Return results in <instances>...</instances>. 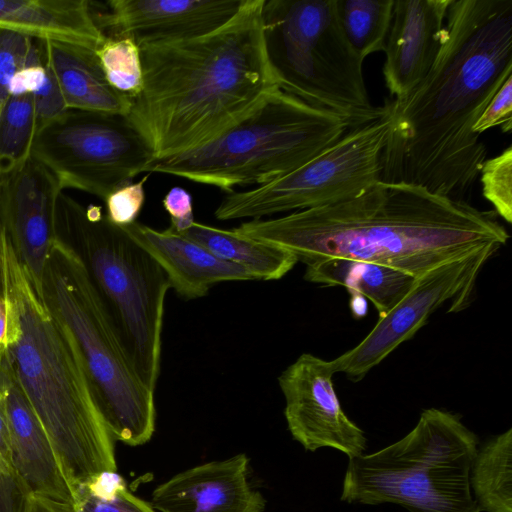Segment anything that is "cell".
Returning a JSON list of instances; mask_svg holds the SVG:
<instances>
[{"mask_svg": "<svg viewBox=\"0 0 512 512\" xmlns=\"http://www.w3.org/2000/svg\"><path fill=\"white\" fill-rule=\"evenodd\" d=\"M38 130L34 102L30 93L10 95L0 109V179L31 157Z\"/></svg>", "mask_w": 512, "mask_h": 512, "instance_id": "obj_26", "label": "cell"}, {"mask_svg": "<svg viewBox=\"0 0 512 512\" xmlns=\"http://www.w3.org/2000/svg\"><path fill=\"white\" fill-rule=\"evenodd\" d=\"M122 228L160 265L170 288L186 300L204 297L220 282L254 280L244 268L217 257L171 227L156 230L135 221Z\"/></svg>", "mask_w": 512, "mask_h": 512, "instance_id": "obj_19", "label": "cell"}, {"mask_svg": "<svg viewBox=\"0 0 512 512\" xmlns=\"http://www.w3.org/2000/svg\"><path fill=\"white\" fill-rule=\"evenodd\" d=\"M489 246L468 257L441 265L417 278L412 289L355 347L330 361L335 373L354 382L382 362L400 344L409 340L444 303L449 312L463 309L486 262L499 250Z\"/></svg>", "mask_w": 512, "mask_h": 512, "instance_id": "obj_12", "label": "cell"}, {"mask_svg": "<svg viewBox=\"0 0 512 512\" xmlns=\"http://www.w3.org/2000/svg\"><path fill=\"white\" fill-rule=\"evenodd\" d=\"M11 243L0 221V296H4L11 291V280L9 270V255Z\"/></svg>", "mask_w": 512, "mask_h": 512, "instance_id": "obj_37", "label": "cell"}, {"mask_svg": "<svg viewBox=\"0 0 512 512\" xmlns=\"http://www.w3.org/2000/svg\"><path fill=\"white\" fill-rule=\"evenodd\" d=\"M62 191L55 176L32 156L0 184V221L37 292L57 241L56 205Z\"/></svg>", "mask_w": 512, "mask_h": 512, "instance_id": "obj_14", "label": "cell"}, {"mask_svg": "<svg viewBox=\"0 0 512 512\" xmlns=\"http://www.w3.org/2000/svg\"><path fill=\"white\" fill-rule=\"evenodd\" d=\"M170 217V227L177 233L186 231L195 221L191 194L182 187L171 188L162 200Z\"/></svg>", "mask_w": 512, "mask_h": 512, "instance_id": "obj_35", "label": "cell"}, {"mask_svg": "<svg viewBox=\"0 0 512 512\" xmlns=\"http://www.w3.org/2000/svg\"><path fill=\"white\" fill-rule=\"evenodd\" d=\"M351 311L355 316L362 317L366 313V302L364 297L358 294H351Z\"/></svg>", "mask_w": 512, "mask_h": 512, "instance_id": "obj_40", "label": "cell"}, {"mask_svg": "<svg viewBox=\"0 0 512 512\" xmlns=\"http://www.w3.org/2000/svg\"><path fill=\"white\" fill-rule=\"evenodd\" d=\"M452 0H394L383 76L392 99L407 96L429 73L446 36Z\"/></svg>", "mask_w": 512, "mask_h": 512, "instance_id": "obj_16", "label": "cell"}, {"mask_svg": "<svg viewBox=\"0 0 512 512\" xmlns=\"http://www.w3.org/2000/svg\"><path fill=\"white\" fill-rule=\"evenodd\" d=\"M477 448V436L459 416L426 409L402 439L349 457L341 500L392 503L409 512H480L469 484Z\"/></svg>", "mask_w": 512, "mask_h": 512, "instance_id": "obj_8", "label": "cell"}, {"mask_svg": "<svg viewBox=\"0 0 512 512\" xmlns=\"http://www.w3.org/2000/svg\"><path fill=\"white\" fill-rule=\"evenodd\" d=\"M306 281L343 286L367 298L379 316L386 315L414 286L417 278L400 270L364 261L332 258L306 266Z\"/></svg>", "mask_w": 512, "mask_h": 512, "instance_id": "obj_22", "label": "cell"}, {"mask_svg": "<svg viewBox=\"0 0 512 512\" xmlns=\"http://www.w3.org/2000/svg\"><path fill=\"white\" fill-rule=\"evenodd\" d=\"M41 46L44 63L57 81L67 110L127 116L131 99L109 85L95 50L49 40L41 41Z\"/></svg>", "mask_w": 512, "mask_h": 512, "instance_id": "obj_21", "label": "cell"}, {"mask_svg": "<svg viewBox=\"0 0 512 512\" xmlns=\"http://www.w3.org/2000/svg\"><path fill=\"white\" fill-rule=\"evenodd\" d=\"M0 456L10 462V435L6 413L0 398ZM11 463V462H10Z\"/></svg>", "mask_w": 512, "mask_h": 512, "instance_id": "obj_39", "label": "cell"}, {"mask_svg": "<svg viewBox=\"0 0 512 512\" xmlns=\"http://www.w3.org/2000/svg\"><path fill=\"white\" fill-rule=\"evenodd\" d=\"M483 196L507 223L512 221V146L486 159L480 169Z\"/></svg>", "mask_w": 512, "mask_h": 512, "instance_id": "obj_30", "label": "cell"}, {"mask_svg": "<svg viewBox=\"0 0 512 512\" xmlns=\"http://www.w3.org/2000/svg\"><path fill=\"white\" fill-rule=\"evenodd\" d=\"M496 126H501L503 132H509L512 128V76L490 100L473 126V133L479 136Z\"/></svg>", "mask_w": 512, "mask_h": 512, "instance_id": "obj_34", "label": "cell"}, {"mask_svg": "<svg viewBox=\"0 0 512 512\" xmlns=\"http://www.w3.org/2000/svg\"><path fill=\"white\" fill-rule=\"evenodd\" d=\"M9 270L21 336L7 358L74 492L100 474L117 471L114 439L73 341L45 307L13 249Z\"/></svg>", "mask_w": 512, "mask_h": 512, "instance_id": "obj_4", "label": "cell"}, {"mask_svg": "<svg viewBox=\"0 0 512 512\" xmlns=\"http://www.w3.org/2000/svg\"><path fill=\"white\" fill-rule=\"evenodd\" d=\"M21 336L20 316L12 292L0 296V362Z\"/></svg>", "mask_w": 512, "mask_h": 512, "instance_id": "obj_36", "label": "cell"}, {"mask_svg": "<svg viewBox=\"0 0 512 512\" xmlns=\"http://www.w3.org/2000/svg\"><path fill=\"white\" fill-rule=\"evenodd\" d=\"M31 156L63 190L84 191L103 201L153 159L126 116L69 109L38 128Z\"/></svg>", "mask_w": 512, "mask_h": 512, "instance_id": "obj_11", "label": "cell"}, {"mask_svg": "<svg viewBox=\"0 0 512 512\" xmlns=\"http://www.w3.org/2000/svg\"><path fill=\"white\" fill-rule=\"evenodd\" d=\"M151 506L160 512H263L265 499L248 482V458L238 454L194 466L158 485Z\"/></svg>", "mask_w": 512, "mask_h": 512, "instance_id": "obj_18", "label": "cell"}, {"mask_svg": "<svg viewBox=\"0 0 512 512\" xmlns=\"http://www.w3.org/2000/svg\"><path fill=\"white\" fill-rule=\"evenodd\" d=\"M73 512H156L116 473H103L74 490Z\"/></svg>", "mask_w": 512, "mask_h": 512, "instance_id": "obj_28", "label": "cell"}, {"mask_svg": "<svg viewBox=\"0 0 512 512\" xmlns=\"http://www.w3.org/2000/svg\"><path fill=\"white\" fill-rule=\"evenodd\" d=\"M33 495L12 464L0 456V512H30Z\"/></svg>", "mask_w": 512, "mask_h": 512, "instance_id": "obj_33", "label": "cell"}, {"mask_svg": "<svg viewBox=\"0 0 512 512\" xmlns=\"http://www.w3.org/2000/svg\"><path fill=\"white\" fill-rule=\"evenodd\" d=\"M0 398L8 421L12 466L33 496L72 505L74 492L7 357L0 362Z\"/></svg>", "mask_w": 512, "mask_h": 512, "instance_id": "obj_17", "label": "cell"}, {"mask_svg": "<svg viewBox=\"0 0 512 512\" xmlns=\"http://www.w3.org/2000/svg\"><path fill=\"white\" fill-rule=\"evenodd\" d=\"M377 119L349 129L337 142L293 171L250 190L228 193L218 220L263 219L329 205L380 180V158L391 128L387 106Z\"/></svg>", "mask_w": 512, "mask_h": 512, "instance_id": "obj_10", "label": "cell"}, {"mask_svg": "<svg viewBox=\"0 0 512 512\" xmlns=\"http://www.w3.org/2000/svg\"><path fill=\"white\" fill-rule=\"evenodd\" d=\"M233 229L289 251L306 266L341 258L415 278L509 239L492 212L420 186L381 180L329 205L253 219Z\"/></svg>", "mask_w": 512, "mask_h": 512, "instance_id": "obj_2", "label": "cell"}, {"mask_svg": "<svg viewBox=\"0 0 512 512\" xmlns=\"http://www.w3.org/2000/svg\"><path fill=\"white\" fill-rule=\"evenodd\" d=\"M268 64L282 91L339 116L353 129L379 118L363 77V60L340 26L335 0H264Z\"/></svg>", "mask_w": 512, "mask_h": 512, "instance_id": "obj_9", "label": "cell"}, {"mask_svg": "<svg viewBox=\"0 0 512 512\" xmlns=\"http://www.w3.org/2000/svg\"><path fill=\"white\" fill-rule=\"evenodd\" d=\"M26 93L33 98L38 128L67 110L57 81L43 58L27 65L10 81L9 96Z\"/></svg>", "mask_w": 512, "mask_h": 512, "instance_id": "obj_29", "label": "cell"}, {"mask_svg": "<svg viewBox=\"0 0 512 512\" xmlns=\"http://www.w3.org/2000/svg\"><path fill=\"white\" fill-rule=\"evenodd\" d=\"M445 29L426 77L404 98L386 100L380 180L462 200L487 156L473 126L512 76V0H452Z\"/></svg>", "mask_w": 512, "mask_h": 512, "instance_id": "obj_1", "label": "cell"}, {"mask_svg": "<svg viewBox=\"0 0 512 512\" xmlns=\"http://www.w3.org/2000/svg\"><path fill=\"white\" fill-rule=\"evenodd\" d=\"M347 124L336 114L281 89L207 143L152 159L143 173H162L231 193L269 183L337 142Z\"/></svg>", "mask_w": 512, "mask_h": 512, "instance_id": "obj_6", "label": "cell"}, {"mask_svg": "<svg viewBox=\"0 0 512 512\" xmlns=\"http://www.w3.org/2000/svg\"><path fill=\"white\" fill-rule=\"evenodd\" d=\"M342 31L358 56L384 51L394 0H335Z\"/></svg>", "mask_w": 512, "mask_h": 512, "instance_id": "obj_25", "label": "cell"}, {"mask_svg": "<svg viewBox=\"0 0 512 512\" xmlns=\"http://www.w3.org/2000/svg\"><path fill=\"white\" fill-rule=\"evenodd\" d=\"M30 512H73L72 505L33 496Z\"/></svg>", "mask_w": 512, "mask_h": 512, "instance_id": "obj_38", "label": "cell"}, {"mask_svg": "<svg viewBox=\"0 0 512 512\" xmlns=\"http://www.w3.org/2000/svg\"><path fill=\"white\" fill-rule=\"evenodd\" d=\"M469 484L480 512H512V429L477 448Z\"/></svg>", "mask_w": 512, "mask_h": 512, "instance_id": "obj_24", "label": "cell"}, {"mask_svg": "<svg viewBox=\"0 0 512 512\" xmlns=\"http://www.w3.org/2000/svg\"><path fill=\"white\" fill-rule=\"evenodd\" d=\"M109 85L133 99L143 88V68L140 47L128 37L106 36L95 50Z\"/></svg>", "mask_w": 512, "mask_h": 512, "instance_id": "obj_27", "label": "cell"}, {"mask_svg": "<svg viewBox=\"0 0 512 512\" xmlns=\"http://www.w3.org/2000/svg\"><path fill=\"white\" fill-rule=\"evenodd\" d=\"M56 234L83 264L137 375L155 391L170 288L164 270L100 206H85L63 191L56 205Z\"/></svg>", "mask_w": 512, "mask_h": 512, "instance_id": "obj_5", "label": "cell"}, {"mask_svg": "<svg viewBox=\"0 0 512 512\" xmlns=\"http://www.w3.org/2000/svg\"><path fill=\"white\" fill-rule=\"evenodd\" d=\"M242 0H112L94 14L112 37H128L138 46L175 43L209 34L227 23Z\"/></svg>", "mask_w": 512, "mask_h": 512, "instance_id": "obj_15", "label": "cell"}, {"mask_svg": "<svg viewBox=\"0 0 512 512\" xmlns=\"http://www.w3.org/2000/svg\"><path fill=\"white\" fill-rule=\"evenodd\" d=\"M217 257L247 270L254 280H278L297 264L289 251L227 230L194 222L183 233Z\"/></svg>", "mask_w": 512, "mask_h": 512, "instance_id": "obj_23", "label": "cell"}, {"mask_svg": "<svg viewBox=\"0 0 512 512\" xmlns=\"http://www.w3.org/2000/svg\"><path fill=\"white\" fill-rule=\"evenodd\" d=\"M0 29L93 50L106 38L87 0H0Z\"/></svg>", "mask_w": 512, "mask_h": 512, "instance_id": "obj_20", "label": "cell"}, {"mask_svg": "<svg viewBox=\"0 0 512 512\" xmlns=\"http://www.w3.org/2000/svg\"><path fill=\"white\" fill-rule=\"evenodd\" d=\"M330 361L301 354L278 377L284 415L293 438L306 450L329 447L348 457L363 454L366 436L342 409Z\"/></svg>", "mask_w": 512, "mask_h": 512, "instance_id": "obj_13", "label": "cell"}, {"mask_svg": "<svg viewBox=\"0 0 512 512\" xmlns=\"http://www.w3.org/2000/svg\"><path fill=\"white\" fill-rule=\"evenodd\" d=\"M263 4L242 0L209 34L140 46L143 88L126 118L153 159L207 143L279 88L264 47Z\"/></svg>", "mask_w": 512, "mask_h": 512, "instance_id": "obj_3", "label": "cell"}, {"mask_svg": "<svg viewBox=\"0 0 512 512\" xmlns=\"http://www.w3.org/2000/svg\"><path fill=\"white\" fill-rule=\"evenodd\" d=\"M37 293L73 341L113 439L130 446L148 442L155 431L154 391L137 375L83 264L58 239Z\"/></svg>", "mask_w": 512, "mask_h": 512, "instance_id": "obj_7", "label": "cell"}, {"mask_svg": "<svg viewBox=\"0 0 512 512\" xmlns=\"http://www.w3.org/2000/svg\"><path fill=\"white\" fill-rule=\"evenodd\" d=\"M148 178L123 185L106 197V217L111 223L124 227L136 221L145 201L144 184Z\"/></svg>", "mask_w": 512, "mask_h": 512, "instance_id": "obj_32", "label": "cell"}, {"mask_svg": "<svg viewBox=\"0 0 512 512\" xmlns=\"http://www.w3.org/2000/svg\"><path fill=\"white\" fill-rule=\"evenodd\" d=\"M42 58V46L39 49L33 38L0 29V109L9 97L12 78L27 65Z\"/></svg>", "mask_w": 512, "mask_h": 512, "instance_id": "obj_31", "label": "cell"}]
</instances>
